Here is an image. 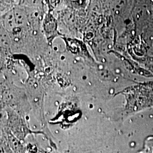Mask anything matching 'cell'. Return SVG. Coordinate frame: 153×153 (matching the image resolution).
<instances>
[{
  "label": "cell",
  "mask_w": 153,
  "mask_h": 153,
  "mask_svg": "<svg viewBox=\"0 0 153 153\" xmlns=\"http://www.w3.org/2000/svg\"><path fill=\"white\" fill-rule=\"evenodd\" d=\"M14 40H15V41H16V42H18V41L19 40V39L18 38H16L14 39Z\"/></svg>",
  "instance_id": "1"
},
{
  "label": "cell",
  "mask_w": 153,
  "mask_h": 153,
  "mask_svg": "<svg viewBox=\"0 0 153 153\" xmlns=\"http://www.w3.org/2000/svg\"><path fill=\"white\" fill-rule=\"evenodd\" d=\"M33 35H36L37 32H36V31H33Z\"/></svg>",
  "instance_id": "2"
},
{
  "label": "cell",
  "mask_w": 153,
  "mask_h": 153,
  "mask_svg": "<svg viewBox=\"0 0 153 153\" xmlns=\"http://www.w3.org/2000/svg\"><path fill=\"white\" fill-rule=\"evenodd\" d=\"M83 79H86V76H83Z\"/></svg>",
  "instance_id": "3"
},
{
  "label": "cell",
  "mask_w": 153,
  "mask_h": 153,
  "mask_svg": "<svg viewBox=\"0 0 153 153\" xmlns=\"http://www.w3.org/2000/svg\"><path fill=\"white\" fill-rule=\"evenodd\" d=\"M73 90H74V91H76V87H74V88H73Z\"/></svg>",
  "instance_id": "4"
},
{
  "label": "cell",
  "mask_w": 153,
  "mask_h": 153,
  "mask_svg": "<svg viewBox=\"0 0 153 153\" xmlns=\"http://www.w3.org/2000/svg\"><path fill=\"white\" fill-rule=\"evenodd\" d=\"M37 86H38L37 83H35V87H37Z\"/></svg>",
  "instance_id": "5"
},
{
  "label": "cell",
  "mask_w": 153,
  "mask_h": 153,
  "mask_svg": "<svg viewBox=\"0 0 153 153\" xmlns=\"http://www.w3.org/2000/svg\"><path fill=\"white\" fill-rule=\"evenodd\" d=\"M35 16H38V13H35Z\"/></svg>",
  "instance_id": "6"
},
{
  "label": "cell",
  "mask_w": 153,
  "mask_h": 153,
  "mask_svg": "<svg viewBox=\"0 0 153 153\" xmlns=\"http://www.w3.org/2000/svg\"><path fill=\"white\" fill-rule=\"evenodd\" d=\"M61 59H62V60H63V59H64V56H62V57H61Z\"/></svg>",
  "instance_id": "7"
},
{
  "label": "cell",
  "mask_w": 153,
  "mask_h": 153,
  "mask_svg": "<svg viewBox=\"0 0 153 153\" xmlns=\"http://www.w3.org/2000/svg\"><path fill=\"white\" fill-rule=\"evenodd\" d=\"M76 60L74 61V63H76Z\"/></svg>",
  "instance_id": "8"
},
{
  "label": "cell",
  "mask_w": 153,
  "mask_h": 153,
  "mask_svg": "<svg viewBox=\"0 0 153 153\" xmlns=\"http://www.w3.org/2000/svg\"><path fill=\"white\" fill-rule=\"evenodd\" d=\"M88 85H91V83H90V82H89V83H88Z\"/></svg>",
  "instance_id": "9"
},
{
  "label": "cell",
  "mask_w": 153,
  "mask_h": 153,
  "mask_svg": "<svg viewBox=\"0 0 153 153\" xmlns=\"http://www.w3.org/2000/svg\"><path fill=\"white\" fill-rule=\"evenodd\" d=\"M35 101H37V100H38V99H35Z\"/></svg>",
  "instance_id": "10"
},
{
  "label": "cell",
  "mask_w": 153,
  "mask_h": 153,
  "mask_svg": "<svg viewBox=\"0 0 153 153\" xmlns=\"http://www.w3.org/2000/svg\"><path fill=\"white\" fill-rule=\"evenodd\" d=\"M54 49H55V50H57V48H56V47H55V48H54Z\"/></svg>",
  "instance_id": "11"
},
{
  "label": "cell",
  "mask_w": 153,
  "mask_h": 153,
  "mask_svg": "<svg viewBox=\"0 0 153 153\" xmlns=\"http://www.w3.org/2000/svg\"><path fill=\"white\" fill-rule=\"evenodd\" d=\"M56 104H58V102H56Z\"/></svg>",
  "instance_id": "12"
}]
</instances>
